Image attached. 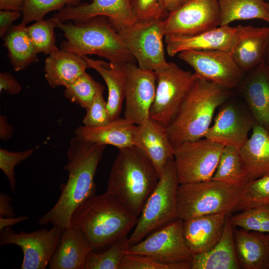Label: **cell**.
<instances>
[{
    "mask_svg": "<svg viewBox=\"0 0 269 269\" xmlns=\"http://www.w3.org/2000/svg\"><path fill=\"white\" fill-rule=\"evenodd\" d=\"M239 38L231 53L244 71L250 72L265 61L269 43V27L240 25Z\"/></svg>",
    "mask_w": 269,
    "mask_h": 269,
    "instance_id": "22",
    "label": "cell"
},
{
    "mask_svg": "<svg viewBox=\"0 0 269 269\" xmlns=\"http://www.w3.org/2000/svg\"><path fill=\"white\" fill-rule=\"evenodd\" d=\"M163 19L136 21L132 24L109 21L125 46L144 70L155 71L168 65L165 57Z\"/></svg>",
    "mask_w": 269,
    "mask_h": 269,
    "instance_id": "8",
    "label": "cell"
},
{
    "mask_svg": "<svg viewBox=\"0 0 269 269\" xmlns=\"http://www.w3.org/2000/svg\"><path fill=\"white\" fill-rule=\"evenodd\" d=\"M55 27L56 23L53 17L38 20L26 27V31L37 53L49 55L58 49L55 44Z\"/></svg>",
    "mask_w": 269,
    "mask_h": 269,
    "instance_id": "34",
    "label": "cell"
},
{
    "mask_svg": "<svg viewBox=\"0 0 269 269\" xmlns=\"http://www.w3.org/2000/svg\"><path fill=\"white\" fill-rule=\"evenodd\" d=\"M91 1L93 0H91Z\"/></svg>",
    "mask_w": 269,
    "mask_h": 269,
    "instance_id": "52",
    "label": "cell"
},
{
    "mask_svg": "<svg viewBox=\"0 0 269 269\" xmlns=\"http://www.w3.org/2000/svg\"><path fill=\"white\" fill-rule=\"evenodd\" d=\"M159 179L150 159L132 145L119 149L110 171L107 192L138 217Z\"/></svg>",
    "mask_w": 269,
    "mask_h": 269,
    "instance_id": "3",
    "label": "cell"
},
{
    "mask_svg": "<svg viewBox=\"0 0 269 269\" xmlns=\"http://www.w3.org/2000/svg\"><path fill=\"white\" fill-rule=\"evenodd\" d=\"M211 179L241 187L245 185L248 179L239 149L224 146Z\"/></svg>",
    "mask_w": 269,
    "mask_h": 269,
    "instance_id": "32",
    "label": "cell"
},
{
    "mask_svg": "<svg viewBox=\"0 0 269 269\" xmlns=\"http://www.w3.org/2000/svg\"><path fill=\"white\" fill-rule=\"evenodd\" d=\"M240 31V25L235 27L226 25L193 35L166 36L167 52L172 57L182 51L190 50H218L231 54Z\"/></svg>",
    "mask_w": 269,
    "mask_h": 269,
    "instance_id": "17",
    "label": "cell"
},
{
    "mask_svg": "<svg viewBox=\"0 0 269 269\" xmlns=\"http://www.w3.org/2000/svg\"><path fill=\"white\" fill-rule=\"evenodd\" d=\"M269 204V175L249 181L243 187L236 211Z\"/></svg>",
    "mask_w": 269,
    "mask_h": 269,
    "instance_id": "36",
    "label": "cell"
},
{
    "mask_svg": "<svg viewBox=\"0 0 269 269\" xmlns=\"http://www.w3.org/2000/svg\"><path fill=\"white\" fill-rule=\"evenodd\" d=\"M178 54L199 77L227 90L238 87L243 79V71L227 52L190 50Z\"/></svg>",
    "mask_w": 269,
    "mask_h": 269,
    "instance_id": "13",
    "label": "cell"
},
{
    "mask_svg": "<svg viewBox=\"0 0 269 269\" xmlns=\"http://www.w3.org/2000/svg\"><path fill=\"white\" fill-rule=\"evenodd\" d=\"M120 269H191V262L162 263L151 257L138 254H124Z\"/></svg>",
    "mask_w": 269,
    "mask_h": 269,
    "instance_id": "39",
    "label": "cell"
},
{
    "mask_svg": "<svg viewBox=\"0 0 269 269\" xmlns=\"http://www.w3.org/2000/svg\"><path fill=\"white\" fill-rule=\"evenodd\" d=\"M154 74L156 91L149 118L167 128L199 76L173 62H168L166 67L154 71Z\"/></svg>",
    "mask_w": 269,
    "mask_h": 269,
    "instance_id": "9",
    "label": "cell"
},
{
    "mask_svg": "<svg viewBox=\"0 0 269 269\" xmlns=\"http://www.w3.org/2000/svg\"><path fill=\"white\" fill-rule=\"evenodd\" d=\"M238 87L255 122L269 133V71L266 61L249 72Z\"/></svg>",
    "mask_w": 269,
    "mask_h": 269,
    "instance_id": "21",
    "label": "cell"
},
{
    "mask_svg": "<svg viewBox=\"0 0 269 269\" xmlns=\"http://www.w3.org/2000/svg\"><path fill=\"white\" fill-rule=\"evenodd\" d=\"M89 68L95 70L105 81L108 91L107 108L111 121L119 118L125 100L126 63L106 62L83 56Z\"/></svg>",
    "mask_w": 269,
    "mask_h": 269,
    "instance_id": "25",
    "label": "cell"
},
{
    "mask_svg": "<svg viewBox=\"0 0 269 269\" xmlns=\"http://www.w3.org/2000/svg\"><path fill=\"white\" fill-rule=\"evenodd\" d=\"M138 218L106 191L80 204L72 214L70 226L84 232L94 251L104 249L127 236Z\"/></svg>",
    "mask_w": 269,
    "mask_h": 269,
    "instance_id": "2",
    "label": "cell"
},
{
    "mask_svg": "<svg viewBox=\"0 0 269 269\" xmlns=\"http://www.w3.org/2000/svg\"><path fill=\"white\" fill-rule=\"evenodd\" d=\"M89 68L84 58L74 52L59 49L49 54L45 61V78L49 86H68Z\"/></svg>",
    "mask_w": 269,
    "mask_h": 269,
    "instance_id": "26",
    "label": "cell"
},
{
    "mask_svg": "<svg viewBox=\"0 0 269 269\" xmlns=\"http://www.w3.org/2000/svg\"><path fill=\"white\" fill-rule=\"evenodd\" d=\"M12 198L7 194L0 193V217H12L15 215L11 204Z\"/></svg>",
    "mask_w": 269,
    "mask_h": 269,
    "instance_id": "45",
    "label": "cell"
},
{
    "mask_svg": "<svg viewBox=\"0 0 269 269\" xmlns=\"http://www.w3.org/2000/svg\"><path fill=\"white\" fill-rule=\"evenodd\" d=\"M13 127L7 122L5 116H0V138L2 140L10 139L13 133Z\"/></svg>",
    "mask_w": 269,
    "mask_h": 269,
    "instance_id": "46",
    "label": "cell"
},
{
    "mask_svg": "<svg viewBox=\"0 0 269 269\" xmlns=\"http://www.w3.org/2000/svg\"><path fill=\"white\" fill-rule=\"evenodd\" d=\"M266 7L267 9L268 13V22L269 23V2H266ZM266 63L268 65H269V46L268 49L266 57V60H265Z\"/></svg>",
    "mask_w": 269,
    "mask_h": 269,
    "instance_id": "50",
    "label": "cell"
},
{
    "mask_svg": "<svg viewBox=\"0 0 269 269\" xmlns=\"http://www.w3.org/2000/svg\"><path fill=\"white\" fill-rule=\"evenodd\" d=\"M131 4L137 21L164 20L169 14L164 8L161 0H131Z\"/></svg>",
    "mask_w": 269,
    "mask_h": 269,
    "instance_id": "41",
    "label": "cell"
},
{
    "mask_svg": "<svg viewBox=\"0 0 269 269\" xmlns=\"http://www.w3.org/2000/svg\"><path fill=\"white\" fill-rule=\"evenodd\" d=\"M252 130L239 149L248 181L269 175V133L256 122Z\"/></svg>",
    "mask_w": 269,
    "mask_h": 269,
    "instance_id": "28",
    "label": "cell"
},
{
    "mask_svg": "<svg viewBox=\"0 0 269 269\" xmlns=\"http://www.w3.org/2000/svg\"><path fill=\"white\" fill-rule=\"evenodd\" d=\"M106 145L72 137L67 150V162L63 169L68 173L65 184L53 207L38 219L40 225H51L65 229L70 226L72 214L82 202L96 195L94 182L98 166Z\"/></svg>",
    "mask_w": 269,
    "mask_h": 269,
    "instance_id": "1",
    "label": "cell"
},
{
    "mask_svg": "<svg viewBox=\"0 0 269 269\" xmlns=\"http://www.w3.org/2000/svg\"><path fill=\"white\" fill-rule=\"evenodd\" d=\"M228 215L216 213L183 220L184 240L193 255L207 252L216 245L222 235Z\"/></svg>",
    "mask_w": 269,
    "mask_h": 269,
    "instance_id": "20",
    "label": "cell"
},
{
    "mask_svg": "<svg viewBox=\"0 0 269 269\" xmlns=\"http://www.w3.org/2000/svg\"><path fill=\"white\" fill-rule=\"evenodd\" d=\"M34 151V149L32 148L18 152L0 148V168L6 176L13 193L15 191V166L29 158Z\"/></svg>",
    "mask_w": 269,
    "mask_h": 269,
    "instance_id": "40",
    "label": "cell"
},
{
    "mask_svg": "<svg viewBox=\"0 0 269 269\" xmlns=\"http://www.w3.org/2000/svg\"></svg>",
    "mask_w": 269,
    "mask_h": 269,
    "instance_id": "53",
    "label": "cell"
},
{
    "mask_svg": "<svg viewBox=\"0 0 269 269\" xmlns=\"http://www.w3.org/2000/svg\"><path fill=\"white\" fill-rule=\"evenodd\" d=\"M21 11L13 10L0 11V37L3 38L9 30L12 23L21 15Z\"/></svg>",
    "mask_w": 269,
    "mask_h": 269,
    "instance_id": "44",
    "label": "cell"
},
{
    "mask_svg": "<svg viewBox=\"0 0 269 269\" xmlns=\"http://www.w3.org/2000/svg\"><path fill=\"white\" fill-rule=\"evenodd\" d=\"M103 91L101 90L98 92L86 109V113L82 121L83 125L89 127H99L111 121L108 115L107 102L104 98Z\"/></svg>",
    "mask_w": 269,
    "mask_h": 269,
    "instance_id": "42",
    "label": "cell"
},
{
    "mask_svg": "<svg viewBox=\"0 0 269 269\" xmlns=\"http://www.w3.org/2000/svg\"><path fill=\"white\" fill-rule=\"evenodd\" d=\"M22 87L17 80L10 73L4 72L0 73V92L4 91L10 95L20 93Z\"/></svg>",
    "mask_w": 269,
    "mask_h": 269,
    "instance_id": "43",
    "label": "cell"
},
{
    "mask_svg": "<svg viewBox=\"0 0 269 269\" xmlns=\"http://www.w3.org/2000/svg\"><path fill=\"white\" fill-rule=\"evenodd\" d=\"M180 219L150 233L125 250L124 254L146 255L166 264L191 262L194 255L184 240Z\"/></svg>",
    "mask_w": 269,
    "mask_h": 269,
    "instance_id": "11",
    "label": "cell"
},
{
    "mask_svg": "<svg viewBox=\"0 0 269 269\" xmlns=\"http://www.w3.org/2000/svg\"><path fill=\"white\" fill-rule=\"evenodd\" d=\"M81 0H24L21 11V23L26 25L30 22L43 18L48 12L60 10L66 5H76Z\"/></svg>",
    "mask_w": 269,
    "mask_h": 269,
    "instance_id": "38",
    "label": "cell"
},
{
    "mask_svg": "<svg viewBox=\"0 0 269 269\" xmlns=\"http://www.w3.org/2000/svg\"><path fill=\"white\" fill-rule=\"evenodd\" d=\"M191 0H161L165 10L169 13L180 8Z\"/></svg>",
    "mask_w": 269,
    "mask_h": 269,
    "instance_id": "49",
    "label": "cell"
},
{
    "mask_svg": "<svg viewBox=\"0 0 269 269\" xmlns=\"http://www.w3.org/2000/svg\"><path fill=\"white\" fill-rule=\"evenodd\" d=\"M267 67H268V70H269V65H267Z\"/></svg>",
    "mask_w": 269,
    "mask_h": 269,
    "instance_id": "51",
    "label": "cell"
},
{
    "mask_svg": "<svg viewBox=\"0 0 269 269\" xmlns=\"http://www.w3.org/2000/svg\"><path fill=\"white\" fill-rule=\"evenodd\" d=\"M230 221L234 227L269 234V204L231 215Z\"/></svg>",
    "mask_w": 269,
    "mask_h": 269,
    "instance_id": "37",
    "label": "cell"
},
{
    "mask_svg": "<svg viewBox=\"0 0 269 269\" xmlns=\"http://www.w3.org/2000/svg\"><path fill=\"white\" fill-rule=\"evenodd\" d=\"M220 26L236 20L259 19L268 22L266 2L264 0H218Z\"/></svg>",
    "mask_w": 269,
    "mask_h": 269,
    "instance_id": "31",
    "label": "cell"
},
{
    "mask_svg": "<svg viewBox=\"0 0 269 269\" xmlns=\"http://www.w3.org/2000/svg\"><path fill=\"white\" fill-rule=\"evenodd\" d=\"M26 25L20 23L10 27L3 36L4 46L15 71L25 70L39 61L37 53L26 31Z\"/></svg>",
    "mask_w": 269,
    "mask_h": 269,
    "instance_id": "30",
    "label": "cell"
},
{
    "mask_svg": "<svg viewBox=\"0 0 269 269\" xmlns=\"http://www.w3.org/2000/svg\"><path fill=\"white\" fill-rule=\"evenodd\" d=\"M243 187L209 180L179 184L177 191V216L182 220L216 213L236 211Z\"/></svg>",
    "mask_w": 269,
    "mask_h": 269,
    "instance_id": "6",
    "label": "cell"
},
{
    "mask_svg": "<svg viewBox=\"0 0 269 269\" xmlns=\"http://www.w3.org/2000/svg\"><path fill=\"white\" fill-rule=\"evenodd\" d=\"M224 146L205 138L174 148V162L179 184L209 180Z\"/></svg>",
    "mask_w": 269,
    "mask_h": 269,
    "instance_id": "10",
    "label": "cell"
},
{
    "mask_svg": "<svg viewBox=\"0 0 269 269\" xmlns=\"http://www.w3.org/2000/svg\"><path fill=\"white\" fill-rule=\"evenodd\" d=\"M179 185L173 159L166 164L157 184L147 199L133 232L128 238L126 249L179 219L176 205Z\"/></svg>",
    "mask_w": 269,
    "mask_h": 269,
    "instance_id": "7",
    "label": "cell"
},
{
    "mask_svg": "<svg viewBox=\"0 0 269 269\" xmlns=\"http://www.w3.org/2000/svg\"><path fill=\"white\" fill-rule=\"evenodd\" d=\"M133 144L150 159L159 177L168 162L174 159V148L166 128L150 118L135 125Z\"/></svg>",
    "mask_w": 269,
    "mask_h": 269,
    "instance_id": "19",
    "label": "cell"
},
{
    "mask_svg": "<svg viewBox=\"0 0 269 269\" xmlns=\"http://www.w3.org/2000/svg\"><path fill=\"white\" fill-rule=\"evenodd\" d=\"M124 118L135 125L149 119L156 91L154 72L139 68L135 63L126 64Z\"/></svg>",
    "mask_w": 269,
    "mask_h": 269,
    "instance_id": "15",
    "label": "cell"
},
{
    "mask_svg": "<svg viewBox=\"0 0 269 269\" xmlns=\"http://www.w3.org/2000/svg\"><path fill=\"white\" fill-rule=\"evenodd\" d=\"M222 107L204 138L224 146L240 149L248 139L255 119L249 110L246 111L234 103L225 104Z\"/></svg>",
    "mask_w": 269,
    "mask_h": 269,
    "instance_id": "16",
    "label": "cell"
},
{
    "mask_svg": "<svg viewBox=\"0 0 269 269\" xmlns=\"http://www.w3.org/2000/svg\"><path fill=\"white\" fill-rule=\"evenodd\" d=\"M227 217L221 237L207 252L194 255L191 269H239L234 243V226Z\"/></svg>",
    "mask_w": 269,
    "mask_h": 269,
    "instance_id": "29",
    "label": "cell"
},
{
    "mask_svg": "<svg viewBox=\"0 0 269 269\" xmlns=\"http://www.w3.org/2000/svg\"><path fill=\"white\" fill-rule=\"evenodd\" d=\"M164 37L190 36L220 26L218 0H191L163 20Z\"/></svg>",
    "mask_w": 269,
    "mask_h": 269,
    "instance_id": "14",
    "label": "cell"
},
{
    "mask_svg": "<svg viewBox=\"0 0 269 269\" xmlns=\"http://www.w3.org/2000/svg\"><path fill=\"white\" fill-rule=\"evenodd\" d=\"M93 250L79 228L64 229L58 245L48 264L50 269H85L87 258Z\"/></svg>",
    "mask_w": 269,
    "mask_h": 269,
    "instance_id": "23",
    "label": "cell"
},
{
    "mask_svg": "<svg viewBox=\"0 0 269 269\" xmlns=\"http://www.w3.org/2000/svg\"><path fill=\"white\" fill-rule=\"evenodd\" d=\"M128 238L126 236L117 240L101 253L91 251L87 258L85 269H120Z\"/></svg>",
    "mask_w": 269,
    "mask_h": 269,
    "instance_id": "35",
    "label": "cell"
},
{
    "mask_svg": "<svg viewBox=\"0 0 269 269\" xmlns=\"http://www.w3.org/2000/svg\"><path fill=\"white\" fill-rule=\"evenodd\" d=\"M104 16L109 21L132 24L136 19L133 11L131 0H93L76 5H68L53 16L61 22H78Z\"/></svg>",
    "mask_w": 269,
    "mask_h": 269,
    "instance_id": "18",
    "label": "cell"
},
{
    "mask_svg": "<svg viewBox=\"0 0 269 269\" xmlns=\"http://www.w3.org/2000/svg\"><path fill=\"white\" fill-rule=\"evenodd\" d=\"M228 91L198 77L176 116L166 128L174 148L186 142L204 137L216 109L226 102Z\"/></svg>",
    "mask_w": 269,
    "mask_h": 269,
    "instance_id": "4",
    "label": "cell"
},
{
    "mask_svg": "<svg viewBox=\"0 0 269 269\" xmlns=\"http://www.w3.org/2000/svg\"><path fill=\"white\" fill-rule=\"evenodd\" d=\"M234 243L240 269H269V234L236 229Z\"/></svg>",
    "mask_w": 269,
    "mask_h": 269,
    "instance_id": "24",
    "label": "cell"
},
{
    "mask_svg": "<svg viewBox=\"0 0 269 269\" xmlns=\"http://www.w3.org/2000/svg\"><path fill=\"white\" fill-rule=\"evenodd\" d=\"M104 90V87L86 72L65 87L64 95L71 102L86 110L98 92Z\"/></svg>",
    "mask_w": 269,
    "mask_h": 269,
    "instance_id": "33",
    "label": "cell"
},
{
    "mask_svg": "<svg viewBox=\"0 0 269 269\" xmlns=\"http://www.w3.org/2000/svg\"><path fill=\"white\" fill-rule=\"evenodd\" d=\"M26 216L12 217H0V230L12 225L19 224L27 220Z\"/></svg>",
    "mask_w": 269,
    "mask_h": 269,
    "instance_id": "48",
    "label": "cell"
},
{
    "mask_svg": "<svg viewBox=\"0 0 269 269\" xmlns=\"http://www.w3.org/2000/svg\"><path fill=\"white\" fill-rule=\"evenodd\" d=\"M24 0H0V10H13L22 11Z\"/></svg>",
    "mask_w": 269,
    "mask_h": 269,
    "instance_id": "47",
    "label": "cell"
},
{
    "mask_svg": "<svg viewBox=\"0 0 269 269\" xmlns=\"http://www.w3.org/2000/svg\"><path fill=\"white\" fill-rule=\"evenodd\" d=\"M105 17L98 16L74 23L61 22L52 17L56 27L63 32L67 39L60 44L61 48L82 57L94 54L112 62L135 63V59Z\"/></svg>",
    "mask_w": 269,
    "mask_h": 269,
    "instance_id": "5",
    "label": "cell"
},
{
    "mask_svg": "<svg viewBox=\"0 0 269 269\" xmlns=\"http://www.w3.org/2000/svg\"><path fill=\"white\" fill-rule=\"evenodd\" d=\"M0 232V245H16L21 249L23 258L21 269H45L55 252L63 229L53 226L27 233L15 232L11 227Z\"/></svg>",
    "mask_w": 269,
    "mask_h": 269,
    "instance_id": "12",
    "label": "cell"
},
{
    "mask_svg": "<svg viewBox=\"0 0 269 269\" xmlns=\"http://www.w3.org/2000/svg\"><path fill=\"white\" fill-rule=\"evenodd\" d=\"M135 127V125L125 118H118L101 126H78L74 133L76 136L83 141L101 145H112L121 149L134 145Z\"/></svg>",
    "mask_w": 269,
    "mask_h": 269,
    "instance_id": "27",
    "label": "cell"
}]
</instances>
